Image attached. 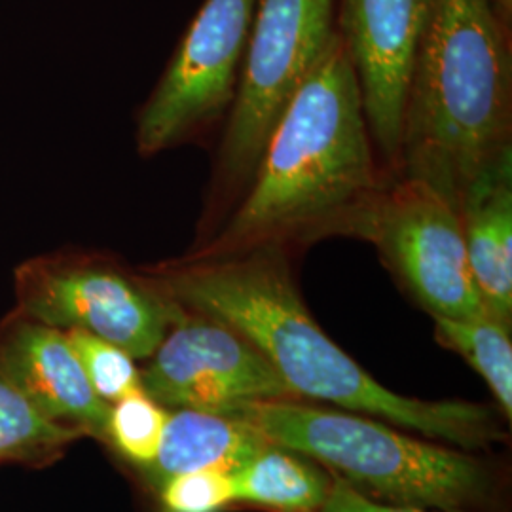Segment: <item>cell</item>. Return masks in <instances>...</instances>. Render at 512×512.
<instances>
[{"label": "cell", "mask_w": 512, "mask_h": 512, "mask_svg": "<svg viewBox=\"0 0 512 512\" xmlns=\"http://www.w3.org/2000/svg\"><path fill=\"white\" fill-rule=\"evenodd\" d=\"M63 332L67 334L93 391L105 403H116L131 393L143 391L141 370L128 351L84 330Z\"/></svg>", "instance_id": "cell-18"}, {"label": "cell", "mask_w": 512, "mask_h": 512, "mask_svg": "<svg viewBox=\"0 0 512 512\" xmlns=\"http://www.w3.org/2000/svg\"><path fill=\"white\" fill-rule=\"evenodd\" d=\"M469 268L495 321L512 319V148L499 150L467 184L458 205Z\"/></svg>", "instance_id": "cell-12"}, {"label": "cell", "mask_w": 512, "mask_h": 512, "mask_svg": "<svg viewBox=\"0 0 512 512\" xmlns=\"http://www.w3.org/2000/svg\"><path fill=\"white\" fill-rule=\"evenodd\" d=\"M18 311L59 330H84L147 361L179 306L145 275L90 256H40L16 270Z\"/></svg>", "instance_id": "cell-7"}, {"label": "cell", "mask_w": 512, "mask_h": 512, "mask_svg": "<svg viewBox=\"0 0 512 512\" xmlns=\"http://www.w3.org/2000/svg\"><path fill=\"white\" fill-rule=\"evenodd\" d=\"M0 374L46 418L107 442L110 404L93 391L63 330L16 311L0 327Z\"/></svg>", "instance_id": "cell-11"}, {"label": "cell", "mask_w": 512, "mask_h": 512, "mask_svg": "<svg viewBox=\"0 0 512 512\" xmlns=\"http://www.w3.org/2000/svg\"><path fill=\"white\" fill-rule=\"evenodd\" d=\"M342 234L372 241L387 266L431 317L490 315L469 268L458 209L420 179L376 192Z\"/></svg>", "instance_id": "cell-6"}, {"label": "cell", "mask_w": 512, "mask_h": 512, "mask_svg": "<svg viewBox=\"0 0 512 512\" xmlns=\"http://www.w3.org/2000/svg\"><path fill=\"white\" fill-rule=\"evenodd\" d=\"M444 348L454 349L486 380L507 421L512 418L511 329L492 315L475 319L433 317Z\"/></svg>", "instance_id": "cell-16"}, {"label": "cell", "mask_w": 512, "mask_h": 512, "mask_svg": "<svg viewBox=\"0 0 512 512\" xmlns=\"http://www.w3.org/2000/svg\"><path fill=\"white\" fill-rule=\"evenodd\" d=\"M336 0H258L222 141L230 183H251L281 114L334 37Z\"/></svg>", "instance_id": "cell-5"}, {"label": "cell", "mask_w": 512, "mask_h": 512, "mask_svg": "<svg viewBox=\"0 0 512 512\" xmlns=\"http://www.w3.org/2000/svg\"><path fill=\"white\" fill-rule=\"evenodd\" d=\"M433 0H344L340 35L363 93L366 124L389 158L401 154L410 76Z\"/></svg>", "instance_id": "cell-10"}, {"label": "cell", "mask_w": 512, "mask_h": 512, "mask_svg": "<svg viewBox=\"0 0 512 512\" xmlns=\"http://www.w3.org/2000/svg\"><path fill=\"white\" fill-rule=\"evenodd\" d=\"M236 501L277 512H317L330 490V473L289 448L268 444L232 473Z\"/></svg>", "instance_id": "cell-14"}, {"label": "cell", "mask_w": 512, "mask_h": 512, "mask_svg": "<svg viewBox=\"0 0 512 512\" xmlns=\"http://www.w3.org/2000/svg\"><path fill=\"white\" fill-rule=\"evenodd\" d=\"M249 184L247 198L202 255L342 232L378 192L363 93L338 29L281 114Z\"/></svg>", "instance_id": "cell-2"}, {"label": "cell", "mask_w": 512, "mask_h": 512, "mask_svg": "<svg viewBox=\"0 0 512 512\" xmlns=\"http://www.w3.org/2000/svg\"><path fill=\"white\" fill-rule=\"evenodd\" d=\"M219 414L251 425L272 444L321 463L385 503L471 509L494 497V471L469 450L410 437L359 412L272 399L241 403Z\"/></svg>", "instance_id": "cell-4"}, {"label": "cell", "mask_w": 512, "mask_h": 512, "mask_svg": "<svg viewBox=\"0 0 512 512\" xmlns=\"http://www.w3.org/2000/svg\"><path fill=\"white\" fill-rule=\"evenodd\" d=\"M268 444L272 442L236 418L179 408L167 416L160 450L141 473L154 490L167 478L192 471L232 475Z\"/></svg>", "instance_id": "cell-13"}, {"label": "cell", "mask_w": 512, "mask_h": 512, "mask_svg": "<svg viewBox=\"0 0 512 512\" xmlns=\"http://www.w3.org/2000/svg\"><path fill=\"white\" fill-rule=\"evenodd\" d=\"M330 473V471H329ZM317 512H476L469 509H427V507H406L393 505L370 495L359 492L344 478L330 473V490L325 503Z\"/></svg>", "instance_id": "cell-20"}, {"label": "cell", "mask_w": 512, "mask_h": 512, "mask_svg": "<svg viewBox=\"0 0 512 512\" xmlns=\"http://www.w3.org/2000/svg\"><path fill=\"white\" fill-rule=\"evenodd\" d=\"M145 277L181 310L217 319L241 334L294 397L376 416L469 452L505 439L501 420L484 404L421 401L374 380L317 325L277 243L194 256Z\"/></svg>", "instance_id": "cell-1"}, {"label": "cell", "mask_w": 512, "mask_h": 512, "mask_svg": "<svg viewBox=\"0 0 512 512\" xmlns=\"http://www.w3.org/2000/svg\"><path fill=\"white\" fill-rule=\"evenodd\" d=\"M147 361L143 391L164 408L224 412L251 401L296 399L236 330L181 308Z\"/></svg>", "instance_id": "cell-9"}, {"label": "cell", "mask_w": 512, "mask_h": 512, "mask_svg": "<svg viewBox=\"0 0 512 512\" xmlns=\"http://www.w3.org/2000/svg\"><path fill=\"white\" fill-rule=\"evenodd\" d=\"M509 27L490 0H433L406 93V175L458 209L467 184L509 143Z\"/></svg>", "instance_id": "cell-3"}, {"label": "cell", "mask_w": 512, "mask_h": 512, "mask_svg": "<svg viewBox=\"0 0 512 512\" xmlns=\"http://www.w3.org/2000/svg\"><path fill=\"white\" fill-rule=\"evenodd\" d=\"M492 6H494L495 14L499 16V19L511 27V16H512V0H490Z\"/></svg>", "instance_id": "cell-21"}, {"label": "cell", "mask_w": 512, "mask_h": 512, "mask_svg": "<svg viewBox=\"0 0 512 512\" xmlns=\"http://www.w3.org/2000/svg\"><path fill=\"white\" fill-rule=\"evenodd\" d=\"M164 512H222L236 503L230 473L192 471L171 476L158 488Z\"/></svg>", "instance_id": "cell-19"}, {"label": "cell", "mask_w": 512, "mask_h": 512, "mask_svg": "<svg viewBox=\"0 0 512 512\" xmlns=\"http://www.w3.org/2000/svg\"><path fill=\"white\" fill-rule=\"evenodd\" d=\"M84 435L38 412L18 387L0 374V463L50 467Z\"/></svg>", "instance_id": "cell-15"}, {"label": "cell", "mask_w": 512, "mask_h": 512, "mask_svg": "<svg viewBox=\"0 0 512 512\" xmlns=\"http://www.w3.org/2000/svg\"><path fill=\"white\" fill-rule=\"evenodd\" d=\"M167 416V408L145 391L131 393L110 404L107 442L131 465L145 469L160 450Z\"/></svg>", "instance_id": "cell-17"}, {"label": "cell", "mask_w": 512, "mask_h": 512, "mask_svg": "<svg viewBox=\"0 0 512 512\" xmlns=\"http://www.w3.org/2000/svg\"><path fill=\"white\" fill-rule=\"evenodd\" d=\"M258 0H205L137 122V148L158 154L234 99Z\"/></svg>", "instance_id": "cell-8"}]
</instances>
